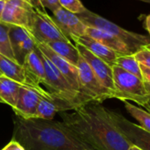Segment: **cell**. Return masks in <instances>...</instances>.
Returning a JSON list of instances; mask_svg holds the SVG:
<instances>
[{"mask_svg": "<svg viewBox=\"0 0 150 150\" xmlns=\"http://www.w3.org/2000/svg\"><path fill=\"white\" fill-rule=\"evenodd\" d=\"M8 35H9V39H10V42H11L13 50L24 40L32 36L30 32L28 30H27L26 28L18 27V26H13V25H10Z\"/></svg>", "mask_w": 150, "mask_h": 150, "instance_id": "d4e9b609", "label": "cell"}, {"mask_svg": "<svg viewBox=\"0 0 150 150\" xmlns=\"http://www.w3.org/2000/svg\"><path fill=\"white\" fill-rule=\"evenodd\" d=\"M71 41L74 43H79L88 49L92 54L96 57L101 58L109 65L113 66L116 64L117 58L121 56L118 53L115 52L114 50H110V48L104 46L103 44L100 43L99 42L94 40L93 38L88 35H82L80 37H73Z\"/></svg>", "mask_w": 150, "mask_h": 150, "instance_id": "2e32d148", "label": "cell"}, {"mask_svg": "<svg viewBox=\"0 0 150 150\" xmlns=\"http://www.w3.org/2000/svg\"><path fill=\"white\" fill-rule=\"evenodd\" d=\"M134 57L140 64L150 69V44L137 51Z\"/></svg>", "mask_w": 150, "mask_h": 150, "instance_id": "4316f807", "label": "cell"}, {"mask_svg": "<svg viewBox=\"0 0 150 150\" xmlns=\"http://www.w3.org/2000/svg\"><path fill=\"white\" fill-rule=\"evenodd\" d=\"M63 123L92 150H129L130 142L116 125L111 110L99 103L59 112Z\"/></svg>", "mask_w": 150, "mask_h": 150, "instance_id": "6da1fadb", "label": "cell"}, {"mask_svg": "<svg viewBox=\"0 0 150 150\" xmlns=\"http://www.w3.org/2000/svg\"><path fill=\"white\" fill-rule=\"evenodd\" d=\"M145 28L148 31L150 35V14L146 16L145 18Z\"/></svg>", "mask_w": 150, "mask_h": 150, "instance_id": "4dcf8cb0", "label": "cell"}, {"mask_svg": "<svg viewBox=\"0 0 150 150\" xmlns=\"http://www.w3.org/2000/svg\"><path fill=\"white\" fill-rule=\"evenodd\" d=\"M1 75H2V73H1V71H0V76H1Z\"/></svg>", "mask_w": 150, "mask_h": 150, "instance_id": "74e56055", "label": "cell"}, {"mask_svg": "<svg viewBox=\"0 0 150 150\" xmlns=\"http://www.w3.org/2000/svg\"><path fill=\"white\" fill-rule=\"evenodd\" d=\"M24 1L29 3L31 6H33L35 7V8H42V7L40 6V5H39V3H38L37 0H24Z\"/></svg>", "mask_w": 150, "mask_h": 150, "instance_id": "1f68e13d", "label": "cell"}, {"mask_svg": "<svg viewBox=\"0 0 150 150\" xmlns=\"http://www.w3.org/2000/svg\"><path fill=\"white\" fill-rule=\"evenodd\" d=\"M1 150H12V146H11V143L9 142V144H7L3 149H1Z\"/></svg>", "mask_w": 150, "mask_h": 150, "instance_id": "e575fe53", "label": "cell"}, {"mask_svg": "<svg viewBox=\"0 0 150 150\" xmlns=\"http://www.w3.org/2000/svg\"><path fill=\"white\" fill-rule=\"evenodd\" d=\"M13 140L25 150H92L63 122L14 119Z\"/></svg>", "mask_w": 150, "mask_h": 150, "instance_id": "7a4b0ae2", "label": "cell"}, {"mask_svg": "<svg viewBox=\"0 0 150 150\" xmlns=\"http://www.w3.org/2000/svg\"><path fill=\"white\" fill-rule=\"evenodd\" d=\"M45 44H47L54 52H56L58 56L67 60L71 64L75 66L78 65L81 55L77 48L71 42L55 41V42H50Z\"/></svg>", "mask_w": 150, "mask_h": 150, "instance_id": "ffe728a7", "label": "cell"}, {"mask_svg": "<svg viewBox=\"0 0 150 150\" xmlns=\"http://www.w3.org/2000/svg\"><path fill=\"white\" fill-rule=\"evenodd\" d=\"M112 118L125 139L131 145L136 146L142 150H150V133L144 131L121 114L111 110Z\"/></svg>", "mask_w": 150, "mask_h": 150, "instance_id": "30bf717a", "label": "cell"}, {"mask_svg": "<svg viewBox=\"0 0 150 150\" xmlns=\"http://www.w3.org/2000/svg\"><path fill=\"white\" fill-rule=\"evenodd\" d=\"M112 73L115 98L122 102L132 101L143 107L149 96L146 93L142 80L117 65L112 66Z\"/></svg>", "mask_w": 150, "mask_h": 150, "instance_id": "5b68a950", "label": "cell"}, {"mask_svg": "<svg viewBox=\"0 0 150 150\" xmlns=\"http://www.w3.org/2000/svg\"><path fill=\"white\" fill-rule=\"evenodd\" d=\"M139 1H143V2H146L147 4H150V0H139Z\"/></svg>", "mask_w": 150, "mask_h": 150, "instance_id": "8d00e7d4", "label": "cell"}, {"mask_svg": "<svg viewBox=\"0 0 150 150\" xmlns=\"http://www.w3.org/2000/svg\"><path fill=\"white\" fill-rule=\"evenodd\" d=\"M22 66L25 70L28 81L33 87L37 88L41 87V84L44 85L46 79L45 69L37 48L26 57Z\"/></svg>", "mask_w": 150, "mask_h": 150, "instance_id": "5bb4252c", "label": "cell"}, {"mask_svg": "<svg viewBox=\"0 0 150 150\" xmlns=\"http://www.w3.org/2000/svg\"><path fill=\"white\" fill-rule=\"evenodd\" d=\"M58 2L62 8L73 14L77 15L87 11L81 0H58Z\"/></svg>", "mask_w": 150, "mask_h": 150, "instance_id": "484cf974", "label": "cell"}, {"mask_svg": "<svg viewBox=\"0 0 150 150\" xmlns=\"http://www.w3.org/2000/svg\"><path fill=\"white\" fill-rule=\"evenodd\" d=\"M5 2H6V1H0V19H1V15H2L3 10H4Z\"/></svg>", "mask_w": 150, "mask_h": 150, "instance_id": "836d02e7", "label": "cell"}, {"mask_svg": "<svg viewBox=\"0 0 150 150\" xmlns=\"http://www.w3.org/2000/svg\"><path fill=\"white\" fill-rule=\"evenodd\" d=\"M53 13V21L63 33V35L71 42L73 37H80L85 35L87 26L78 18L76 14H73L61 6L56 9Z\"/></svg>", "mask_w": 150, "mask_h": 150, "instance_id": "7c38bea8", "label": "cell"}, {"mask_svg": "<svg viewBox=\"0 0 150 150\" xmlns=\"http://www.w3.org/2000/svg\"><path fill=\"white\" fill-rule=\"evenodd\" d=\"M140 71H141L142 81L146 93L148 96H150V69L140 64Z\"/></svg>", "mask_w": 150, "mask_h": 150, "instance_id": "83f0119b", "label": "cell"}, {"mask_svg": "<svg viewBox=\"0 0 150 150\" xmlns=\"http://www.w3.org/2000/svg\"><path fill=\"white\" fill-rule=\"evenodd\" d=\"M74 109L65 102L54 96L49 92L46 96H41L37 105L35 118L44 120H53L57 113L70 111Z\"/></svg>", "mask_w": 150, "mask_h": 150, "instance_id": "9a60e30c", "label": "cell"}, {"mask_svg": "<svg viewBox=\"0 0 150 150\" xmlns=\"http://www.w3.org/2000/svg\"><path fill=\"white\" fill-rule=\"evenodd\" d=\"M77 67L81 84V96L87 103H101L106 99L115 97L114 93L101 83L88 64L81 56L79 59Z\"/></svg>", "mask_w": 150, "mask_h": 150, "instance_id": "8992f818", "label": "cell"}, {"mask_svg": "<svg viewBox=\"0 0 150 150\" xmlns=\"http://www.w3.org/2000/svg\"><path fill=\"white\" fill-rule=\"evenodd\" d=\"M48 94L49 92L44 90L42 87L30 88L21 85L20 88L18 101L13 109L14 113L17 117L23 119L35 118L40 96Z\"/></svg>", "mask_w": 150, "mask_h": 150, "instance_id": "9c48e42d", "label": "cell"}, {"mask_svg": "<svg viewBox=\"0 0 150 150\" xmlns=\"http://www.w3.org/2000/svg\"><path fill=\"white\" fill-rule=\"evenodd\" d=\"M35 48H36V42H35V38L33 37V35L28 37V38H27L26 40H24L22 42H21L13 50L15 61L19 64L22 65L26 57L31 51H33Z\"/></svg>", "mask_w": 150, "mask_h": 150, "instance_id": "603a6c76", "label": "cell"}, {"mask_svg": "<svg viewBox=\"0 0 150 150\" xmlns=\"http://www.w3.org/2000/svg\"><path fill=\"white\" fill-rule=\"evenodd\" d=\"M9 27V24L0 21V54L15 61L8 35Z\"/></svg>", "mask_w": 150, "mask_h": 150, "instance_id": "cb8c5ba5", "label": "cell"}, {"mask_svg": "<svg viewBox=\"0 0 150 150\" xmlns=\"http://www.w3.org/2000/svg\"><path fill=\"white\" fill-rule=\"evenodd\" d=\"M75 47L77 48L80 55L83 57V59L88 64L92 71L95 72L98 80L101 83L109 90L114 93L115 95V87L113 82V73H112V66L109 65L101 58L96 57L92 54L88 49L84 46L75 43ZM115 98V97H114Z\"/></svg>", "mask_w": 150, "mask_h": 150, "instance_id": "4fadbf2b", "label": "cell"}, {"mask_svg": "<svg viewBox=\"0 0 150 150\" xmlns=\"http://www.w3.org/2000/svg\"><path fill=\"white\" fill-rule=\"evenodd\" d=\"M37 48V47H36ZM45 69V86L48 92L54 96L70 104L74 110L85 104L81 95L75 90L64 75L55 67V65L39 50Z\"/></svg>", "mask_w": 150, "mask_h": 150, "instance_id": "277c9868", "label": "cell"}, {"mask_svg": "<svg viewBox=\"0 0 150 150\" xmlns=\"http://www.w3.org/2000/svg\"><path fill=\"white\" fill-rule=\"evenodd\" d=\"M29 32L36 42L49 43L55 41L70 42L60 31L53 19L42 8H35Z\"/></svg>", "mask_w": 150, "mask_h": 150, "instance_id": "52a82bcc", "label": "cell"}, {"mask_svg": "<svg viewBox=\"0 0 150 150\" xmlns=\"http://www.w3.org/2000/svg\"><path fill=\"white\" fill-rule=\"evenodd\" d=\"M21 86V84L4 75L0 76V99L3 103L11 106L13 110L16 106Z\"/></svg>", "mask_w": 150, "mask_h": 150, "instance_id": "d6986e66", "label": "cell"}, {"mask_svg": "<svg viewBox=\"0 0 150 150\" xmlns=\"http://www.w3.org/2000/svg\"><path fill=\"white\" fill-rule=\"evenodd\" d=\"M35 8L24 0H6L0 21L29 31Z\"/></svg>", "mask_w": 150, "mask_h": 150, "instance_id": "ba28073f", "label": "cell"}, {"mask_svg": "<svg viewBox=\"0 0 150 150\" xmlns=\"http://www.w3.org/2000/svg\"><path fill=\"white\" fill-rule=\"evenodd\" d=\"M115 65L120 67L121 69L125 70V71H127L131 74H133V75H135V76H137L142 80L140 64L136 60L134 54L119 56L116 60Z\"/></svg>", "mask_w": 150, "mask_h": 150, "instance_id": "7402d4cb", "label": "cell"}, {"mask_svg": "<svg viewBox=\"0 0 150 150\" xmlns=\"http://www.w3.org/2000/svg\"><path fill=\"white\" fill-rule=\"evenodd\" d=\"M125 108L127 110V112L139 122V127L142 128L144 131L150 133V113L146 111L145 110L137 107L131 103L125 101L124 102Z\"/></svg>", "mask_w": 150, "mask_h": 150, "instance_id": "44dd1931", "label": "cell"}, {"mask_svg": "<svg viewBox=\"0 0 150 150\" xmlns=\"http://www.w3.org/2000/svg\"><path fill=\"white\" fill-rule=\"evenodd\" d=\"M10 143H11V146H12V150H25L24 147L21 145H20L17 141H15L13 139H12L10 141Z\"/></svg>", "mask_w": 150, "mask_h": 150, "instance_id": "f546056e", "label": "cell"}, {"mask_svg": "<svg viewBox=\"0 0 150 150\" xmlns=\"http://www.w3.org/2000/svg\"><path fill=\"white\" fill-rule=\"evenodd\" d=\"M0 1H6V0H0Z\"/></svg>", "mask_w": 150, "mask_h": 150, "instance_id": "f35d334b", "label": "cell"}, {"mask_svg": "<svg viewBox=\"0 0 150 150\" xmlns=\"http://www.w3.org/2000/svg\"><path fill=\"white\" fill-rule=\"evenodd\" d=\"M85 35H88V36L93 38L94 40L99 42L100 43L110 48V50H114L115 52L118 53L121 56L133 54L132 52V50L118 38H117L116 36H114L109 33L102 31L100 29L87 27Z\"/></svg>", "mask_w": 150, "mask_h": 150, "instance_id": "e0dca14e", "label": "cell"}, {"mask_svg": "<svg viewBox=\"0 0 150 150\" xmlns=\"http://www.w3.org/2000/svg\"><path fill=\"white\" fill-rule=\"evenodd\" d=\"M77 16L87 27L100 29L118 38L132 50L133 54L150 44L149 37L124 29L107 19L89 11L88 9L82 13L77 14Z\"/></svg>", "mask_w": 150, "mask_h": 150, "instance_id": "3957f363", "label": "cell"}, {"mask_svg": "<svg viewBox=\"0 0 150 150\" xmlns=\"http://www.w3.org/2000/svg\"><path fill=\"white\" fill-rule=\"evenodd\" d=\"M0 103H2V101H1V99H0Z\"/></svg>", "mask_w": 150, "mask_h": 150, "instance_id": "ab89813d", "label": "cell"}, {"mask_svg": "<svg viewBox=\"0 0 150 150\" xmlns=\"http://www.w3.org/2000/svg\"><path fill=\"white\" fill-rule=\"evenodd\" d=\"M143 107H145L146 110H147V112L150 113V96H149V98L147 99V101L146 102V103L143 105Z\"/></svg>", "mask_w": 150, "mask_h": 150, "instance_id": "d6a6232c", "label": "cell"}, {"mask_svg": "<svg viewBox=\"0 0 150 150\" xmlns=\"http://www.w3.org/2000/svg\"><path fill=\"white\" fill-rule=\"evenodd\" d=\"M36 47L55 65V67L64 75V78L71 85V87L81 95V84H80V79H79L78 67L71 64L67 60L58 56L45 43L36 42Z\"/></svg>", "mask_w": 150, "mask_h": 150, "instance_id": "8fae6325", "label": "cell"}, {"mask_svg": "<svg viewBox=\"0 0 150 150\" xmlns=\"http://www.w3.org/2000/svg\"><path fill=\"white\" fill-rule=\"evenodd\" d=\"M37 1L42 8H48L52 12L60 7L58 0H37Z\"/></svg>", "mask_w": 150, "mask_h": 150, "instance_id": "f1b7e54d", "label": "cell"}, {"mask_svg": "<svg viewBox=\"0 0 150 150\" xmlns=\"http://www.w3.org/2000/svg\"><path fill=\"white\" fill-rule=\"evenodd\" d=\"M129 150H142V149L139 148V147H138V146H136L132 145V146H131V147L129 148Z\"/></svg>", "mask_w": 150, "mask_h": 150, "instance_id": "d590c367", "label": "cell"}, {"mask_svg": "<svg viewBox=\"0 0 150 150\" xmlns=\"http://www.w3.org/2000/svg\"><path fill=\"white\" fill-rule=\"evenodd\" d=\"M0 71L4 76L14 81L22 86L35 88L28 81L23 66L19 64L16 61L10 59L2 54H0Z\"/></svg>", "mask_w": 150, "mask_h": 150, "instance_id": "ac0fdd59", "label": "cell"}]
</instances>
